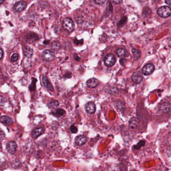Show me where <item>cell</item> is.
I'll return each mask as SVG.
<instances>
[{
	"label": "cell",
	"mask_w": 171,
	"mask_h": 171,
	"mask_svg": "<svg viewBox=\"0 0 171 171\" xmlns=\"http://www.w3.org/2000/svg\"><path fill=\"white\" fill-rule=\"evenodd\" d=\"M116 54L118 57L123 58V57H126L127 55V52L124 49L118 48L116 51Z\"/></svg>",
	"instance_id": "44dd1931"
},
{
	"label": "cell",
	"mask_w": 171,
	"mask_h": 171,
	"mask_svg": "<svg viewBox=\"0 0 171 171\" xmlns=\"http://www.w3.org/2000/svg\"><path fill=\"white\" fill-rule=\"evenodd\" d=\"M3 55V51L2 49L0 48V59L2 58Z\"/></svg>",
	"instance_id": "4dcf8cb0"
},
{
	"label": "cell",
	"mask_w": 171,
	"mask_h": 171,
	"mask_svg": "<svg viewBox=\"0 0 171 171\" xmlns=\"http://www.w3.org/2000/svg\"><path fill=\"white\" fill-rule=\"evenodd\" d=\"M115 106H116V108L118 110H124V104L122 103L121 102H117L116 103V104H115Z\"/></svg>",
	"instance_id": "d4e9b609"
},
{
	"label": "cell",
	"mask_w": 171,
	"mask_h": 171,
	"mask_svg": "<svg viewBox=\"0 0 171 171\" xmlns=\"http://www.w3.org/2000/svg\"><path fill=\"white\" fill-rule=\"evenodd\" d=\"M86 140V138L84 136L80 135L76 136L75 140V142L76 145L79 146H81L85 144Z\"/></svg>",
	"instance_id": "4fadbf2b"
},
{
	"label": "cell",
	"mask_w": 171,
	"mask_h": 171,
	"mask_svg": "<svg viewBox=\"0 0 171 171\" xmlns=\"http://www.w3.org/2000/svg\"><path fill=\"white\" fill-rule=\"evenodd\" d=\"M51 48H52V49L54 51H58L61 48V44L58 41H53V42L51 44Z\"/></svg>",
	"instance_id": "7402d4cb"
},
{
	"label": "cell",
	"mask_w": 171,
	"mask_h": 171,
	"mask_svg": "<svg viewBox=\"0 0 171 171\" xmlns=\"http://www.w3.org/2000/svg\"><path fill=\"white\" fill-rule=\"evenodd\" d=\"M99 84V81L97 79L92 78L88 80L86 82V84L88 88H94L98 86Z\"/></svg>",
	"instance_id": "5bb4252c"
},
{
	"label": "cell",
	"mask_w": 171,
	"mask_h": 171,
	"mask_svg": "<svg viewBox=\"0 0 171 171\" xmlns=\"http://www.w3.org/2000/svg\"></svg>",
	"instance_id": "e575fe53"
},
{
	"label": "cell",
	"mask_w": 171,
	"mask_h": 171,
	"mask_svg": "<svg viewBox=\"0 0 171 171\" xmlns=\"http://www.w3.org/2000/svg\"><path fill=\"white\" fill-rule=\"evenodd\" d=\"M127 19H126V17H124V18H122L121 20H120V22L118 23V24L120 26V25H122L124 24L126 22Z\"/></svg>",
	"instance_id": "f1b7e54d"
},
{
	"label": "cell",
	"mask_w": 171,
	"mask_h": 171,
	"mask_svg": "<svg viewBox=\"0 0 171 171\" xmlns=\"http://www.w3.org/2000/svg\"><path fill=\"white\" fill-rule=\"evenodd\" d=\"M94 2L98 5H102L106 2V1H102V0H96L94 1Z\"/></svg>",
	"instance_id": "f546056e"
},
{
	"label": "cell",
	"mask_w": 171,
	"mask_h": 171,
	"mask_svg": "<svg viewBox=\"0 0 171 171\" xmlns=\"http://www.w3.org/2000/svg\"><path fill=\"white\" fill-rule=\"evenodd\" d=\"M63 28L68 32H71L74 28V24L71 19L69 18H65L63 21Z\"/></svg>",
	"instance_id": "7a4b0ae2"
},
{
	"label": "cell",
	"mask_w": 171,
	"mask_h": 171,
	"mask_svg": "<svg viewBox=\"0 0 171 171\" xmlns=\"http://www.w3.org/2000/svg\"><path fill=\"white\" fill-rule=\"evenodd\" d=\"M138 124H139V120L136 118H132L130 119L129 122V126L132 129L136 128Z\"/></svg>",
	"instance_id": "ac0fdd59"
},
{
	"label": "cell",
	"mask_w": 171,
	"mask_h": 171,
	"mask_svg": "<svg viewBox=\"0 0 171 171\" xmlns=\"http://www.w3.org/2000/svg\"><path fill=\"white\" fill-rule=\"evenodd\" d=\"M18 59V55L16 53H14L11 57V61L12 62H16Z\"/></svg>",
	"instance_id": "83f0119b"
},
{
	"label": "cell",
	"mask_w": 171,
	"mask_h": 171,
	"mask_svg": "<svg viewBox=\"0 0 171 171\" xmlns=\"http://www.w3.org/2000/svg\"><path fill=\"white\" fill-rule=\"evenodd\" d=\"M157 13L159 16L163 18H167L170 16L171 14V8L169 7L162 6L159 8L157 11Z\"/></svg>",
	"instance_id": "6da1fadb"
},
{
	"label": "cell",
	"mask_w": 171,
	"mask_h": 171,
	"mask_svg": "<svg viewBox=\"0 0 171 171\" xmlns=\"http://www.w3.org/2000/svg\"><path fill=\"white\" fill-rule=\"evenodd\" d=\"M165 3L169 5H171V0H167V1H165Z\"/></svg>",
	"instance_id": "1f68e13d"
},
{
	"label": "cell",
	"mask_w": 171,
	"mask_h": 171,
	"mask_svg": "<svg viewBox=\"0 0 171 171\" xmlns=\"http://www.w3.org/2000/svg\"><path fill=\"white\" fill-rule=\"evenodd\" d=\"M65 114V110L62 108H57L52 112V114L53 116H57V117L63 116Z\"/></svg>",
	"instance_id": "ffe728a7"
},
{
	"label": "cell",
	"mask_w": 171,
	"mask_h": 171,
	"mask_svg": "<svg viewBox=\"0 0 171 171\" xmlns=\"http://www.w3.org/2000/svg\"><path fill=\"white\" fill-rule=\"evenodd\" d=\"M42 81H43V84L45 86V88H46L47 90H49L51 92H52L53 90V86L51 85V83L49 82L46 76H43Z\"/></svg>",
	"instance_id": "e0dca14e"
},
{
	"label": "cell",
	"mask_w": 171,
	"mask_h": 171,
	"mask_svg": "<svg viewBox=\"0 0 171 171\" xmlns=\"http://www.w3.org/2000/svg\"><path fill=\"white\" fill-rule=\"evenodd\" d=\"M24 55L27 57H31L33 54V50L29 46H26L24 49Z\"/></svg>",
	"instance_id": "d6986e66"
},
{
	"label": "cell",
	"mask_w": 171,
	"mask_h": 171,
	"mask_svg": "<svg viewBox=\"0 0 171 171\" xmlns=\"http://www.w3.org/2000/svg\"><path fill=\"white\" fill-rule=\"evenodd\" d=\"M113 2H114V3H118V4H120V3L122 2V1H113Z\"/></svg>",
	"instance_id": "d6a6232c"
},
{
	"label": "cell",
	"mask_w": 171,
	"mask_h": 171,
	"mask_svg": "<svg viewBox=\"0 0 171 171\" xmlns=\"http://www.w3.org/2000/svg\"><path fill=\"white\" fill-rule=\"evenodd\" d=\"M33 78L34 80H32V83H31L30 86V87H29V88H30V90L31 91H34L35 90V88H36L35 83H36V82L37 81V80L35 78Z\"/></svg>",
	"instance_id": "484cf974"
},
{
	"label": "cell",
	"mask_w": 171,
	"mask_h": 171,
	"mask_svg": "<svg viewBox=\"0 0 171 171\" xmlns=\"http://www.w3.org/2000/svg\"><path fill=\"white\" fill-rule=\"evenodd\" d=\"M42 56L43 59L46 61H53L55 58L54 53L50 50H46L43 51Z\"/></svg>",
	"instance_id": "3957f363"
},
{
	"label": "cell",
	"mask_w": 171,
	"mask_h": 171,
	"mask_svg": "<svg viewBox=\"0 0 171 171\" xmlns=\"http://www.w3.org/2000/svg\"><path fill=\"white\" fill-rule=\"evenodd\" d=\"M155 70V66L154 65L148 63L143 67L142 69V73L145 75L148 76L151 75Z\"/></svg>",
	"instance_id": "5b68a950"
},
{
	"label": "cell",
	"mask_w": 171,
	"mask_h": 171,
	"mask_svg": "<svg viewBox=\"0 0 171 171\" xmlns=\"http://www.w3.org/2000/svg\"><path fill=\"white\" fill-rule=\"evenodd\" d=\"M4 2V0H0V5L2 4Z\"/></svg>",
	"instance_id": "836d02e7"
},
{
	"label": "cell",
	"mask_w": 171,
	"mask_h": 171,
	"mask_svg": "<svg viewBox=\"0 0 171 171\" xmlns=\"http://www.w3.org/2000/svg\"><path fill=\"white\" fill-rule=\"evenodd\" d=\"M116 58L112 54H108L104 58V64L108 67H112L116 63Z\"/></svg>",
	"instance_id": "277c9868"
},
{
	"label": "cell",
	"mask_w": 171,
	"mask_h": 171,
	"mask_svg": "<svg viewBox=\"0 0 171 171\" xmlns=\"http://www.w3.org/2000/svg\"><path fill=\"white\" fill-rule=\"evenodd\" d=\"M0 122L5 125H9L13 123V120L8 116H4L0 118Z\"/></svg>",
	"instance_id": "9a60e30c"
},
{
	"label": "cell",
	"mask_w": 171,
	"mask_h": 171,
	"mask_svg": "<svg viewBox=\"0 0 171 171\" xmlns=\"http://www.w3.org/2000/svg\"><path fill=\"white\" fill-rule=\"evenodd\" d=\"M25 39L27 43L32 44L36 42L39 39V37L36 34L34 33H30L27 35Z\"/></svg>",
	"instance_id": "ba28073f"
},
{
	"label": "cell",
	"mask_w": 171,
	"mask_h": 171,
	"mask_svg": "<svg viewBox=\"0 0 171 171\" xmlns=\"http://www.w3.org/2000/svg\"><path fill=\"white\" fill-rule=\"evenodd\" d=\"M85 109L86 112H88V114H93L96 112V105L92 102H89L86 104Z\"/></svg>",
	"instance_id": "30bf717a"
},
{
	"label": "cell",
	"mask_w": 171,
	"mask_h": 171,
	"mask_svg": "<svg viewBox=\"0 0 171 171\" xmlns=\"http://www.w3.org/2000/svg\"><path fill=\"white\" fill-rule=\"evenodd\" d=\"M17 145L15 141L9 142L7 145V150L10 154L13 155L16 152Z\"/></svg>",
	"instance_id": "52a82bcc"
},
{
	"label": "cell",
	"mask_w": 171,
	"mask_h": 171,
	"mask_svg": "<svg viewBox=\"0 0 171 171\" xmlns=\"http://www.w3.org/2000/svg\"><path fill=\"white\" fill-rule=\"evenodd\" d=\"M145 144H146V142L144 140H141L136 145H134V148L136 150H139L142 147L145 146Z\"/></svg>",
	"instance_id": "cb8c5ba5"
},
{
	"label": "cell",
	"mask_w": 171,
	"mask_h": 171,
	"mask_svg": "<svg viewBox=\"0 0 171 171\" xmlns=\"http://www.w3.org/2000/svg\"><path fill=\"white\" fill-rule=\"evenodd\" d=\"M132 55L134 56V60L137 61L141 58L142 53H141V51L140 50L132 48Z\"/></svg>",
	"instance_id": "2e32d148"
},
{
	"label": "cell",
	"mask_w": 171,
	"mask_h": 171,
	"mask_svg": "<svg viewBox=\"0 0 171 171\" xmlns=\"http://www.w3.org/2000/svg\"><path fill=\"white\" fill-rule=\"evenodd\" d=\"M70 130L72 133L75 134V133L77 132L78 130L77 128L74 125H72L71 126H70Z\"/></svg>",
	"instance_id": "4316f807"
},
{
	"label": "cell",
	"mask_w": 171,
	"mask_h": 171,
	"mask_svg": "<svg viewBox=\"0 0 171 171\" xmlns=\"http://www.w3.org/2000/svg\"><path fill=\"white\" fill-rule=\"evenodd\" d=\"M132 80L134 83L139 84L142 81L143 76L139 72H134V73L132 74Z\"/></svg>",
	"instance_id": "8fae6325"
},
{
	"label": "cell",
	"mask_w": 171,
	"mask_h": 171,
	"mask_svg": "<svg viewBox=\"0 0 171 171\" xmlns=\"http://www.w3.org/2000/svg\"><path fill=\"white\" fill-rule=\"evenodd\" d=\"M160 112L162 113H167L171 110V104L169 102H164L160 104L159 106Z\"/></svg>",
	"instance_id": "8992f818"
},
{
	"label": "cell",
	"mask_w": 171,
	"mask_h": 171,
	"mask_svg": "<svg viewBox=\"0 0 171 171\" xmlns=\"http://www.w3.org/2000/svg\"><path fill=\"white\" fill-rule=\"evenodd\" d=\"M27 6L26 3L24 1H19L14 6V9L17 12H20L24 10Z\"/></svg>",
	"instance_id": "9c48e42d"
},
{
	"label": "cell",
	"mask_w": 171,
	"mask_h": 171,
	"mask_svg": "<svg viewBox=\"0 0 171 171\" xmlns=\"http://www.w3.org/2000/svg\"><path fill=\"white\" fill-rule=\"evenodd\" d=\"M59 102L56 100H54L49 102L47 104V106L50 108H56L59 106Z\"/></svg>",
	"instance_id": "603a6c76"
},
{
	"label": "cell",
	"mask_w": 171,
	"mask_h": 171,
	"mask_svg": "<svg viewBox=\"0 0 171 171\" xmlns=\"http://www.w3.org/2000/svg\"><path fill=\"white\" fill-rule=\"evenodd\" d=\"M44 132V129L42 127H38L34 129L33 131L32 137L34 139H36L41 136Z\"/></svg>",
	"instance_id": "7c38bea8"
}]
</instances>
